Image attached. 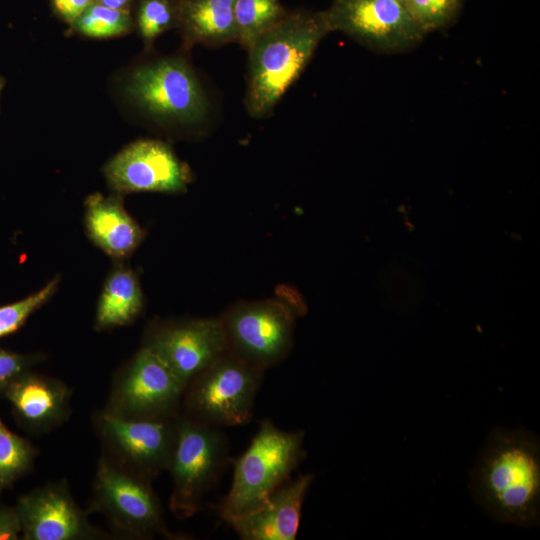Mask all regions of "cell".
<instances>
[{
  "mask_svg": "<svg viewBox=\"0 0 540 540\" xmlns=\"http://www.w3.org/2000/svg\"><path fill=\"white\" fill-rule=\"evenodd\" d=\"M126 92L154 118L196 123L205 118L208 102L194 71L181 59H163L135 70Z\"/></svg>",
  "mask_w": 540,
  "mask_h": 540,
  "instance_id": "cell-10",
  "label": "cell"
},
{
  "mask_svg": "<svg viewBox=\"0 0 540 540\" xmlns=\"http://www.w3.org/2000/svg\"><path fill=\"white\" fill-rule=\"evenodd\" d=\"M105 173L116 189L126 192H183L190 180L173 151L154 140L130 144L107 164Z\"/></svg>",
  "mask_w": 540,
  "mask_h": 540,
  "instance_id": "cell-14",
  "label": "cell"
},
{
  "mask_svg": "<svg viewBox=\"0 0 540 540\" xmlns=\"http://www.w3.org/2000/svg\"><path fill=\"white\" fill-rule=\"evenodd\" d=\"M21 536V526L15 507L0 500V540H16Z\"/></svg>",
  "mask_w": 540,
  "mask_h": 540,
  "instance_id": "cell-27",
  "label": "cell"
},
{
  "mask_svg": "<svg viewBox=\"0 0 540 540\" xmlns=\"http://www.w3.org/2000/svg\"><path fill=\"white\" fill-rule=\"evenodd\" d=\"M4 86V80L2 79V77H0V93H1V90Z\"/></svg>",
  "mask_w": 540,
  "mask_h": 540,
  "instance_id": "cell-30",
  "label": "cell"
},
{
  "mask_svg": "<svg viewBox=\"0 0 540 540\" xmlns=\"http://www.w3.org/2000/svg\"><path fill=\"white\" fill-rule=\"evenodd\" d=\"M38 453L30 441L10 431L0 419V497L33 470Z\"/></svg>",
  "mask_w": 540,
  "mask_h": 540,
  "instance_id": "cell-21",
  "label": "cell"
},
{
  "mask_svg": "<svg viewBox=\"0 0 540 540\" xmlns=\"http://www.w3.org/2000/svg\"><path fill=\"white\" fill-rule=\"evenodd\" d=\"M398 1H400L403 4L406 2V0H398Z\"/></svg>",
  "mask_w": 540,
  "mask_h": 540,
  "instance_id": "cell-31",
  "label": "cell"
},
{
  "mask_svg": "<svg viewBox=\"0 0 540 540\" xmlns=\"http://www.w3.org/2000/svg\"><path fill=\"white\" fill-rule=\"evenodd\" d=\"M142 307V294L133 272L114 271L100 297L95 326L98 329L122 326L131 322Z\"/></svg>",
  "mask_w": 540,
  "mask_h": 540,
  "instance_id": "cell-19",
  "label": "cell"
},
{
  "mask_svg": "<svg viewBox=\"0 0 540 540\" xmlns=\"http://www.w3.org/2000/svg\"><path fill=\"white\" fill-rule=\"evenodd\" d=\"M179 417L128 419L101 410L93 415V426L104 454L122 468L152 482L168 470Z\"/></svg>",
  "mask_w": 540,
  "mask_h": 540,
  "instance_id": "cell-8",
  "label": "cell"
},
{
  "mask_svg": "<svg viewBox=\"0 0 540 540\" xmlns=\"http://www.w3.org/2000/svg\"><path fill=\"white\" fill-rule=\"evenodd\" d=\"M86 225L91 238L108 254L122 257L140 243L143 232L112 198L93 195L87 201Z\"/></svg>",
  "mask_w": 540,
  "mask_h": 540,
  "instance_id": "cell-17",
  "label": "cell"
},
{
  "mask_svg": "<svg viewBox=\"0 0 540 540\" xmlns=\"http://www.w3.org/2000/svg\"><path fill=\"white\" fill-rule=\"evenodd\" d=\"M404 5L426 34L453 22L460 11L462 0H406Z\"/></svg>",
  "mask_w": 540,
  "mask_h": 540,
  "instance_id": "cell-23",
  "label": "cell"
},
{
  "mask_svg": "<svg viewBox=\"0 0 540 540\" xmlns=\"http://www.w3.org/2000/svg\"><path fill=\"white\" fill-rule=\"evenodd\" d=\"M263 373L227 351L187 384L184 416L216 428L247 424Z\"/></svg>",
  "mask_w": 540,
  "mask_h": 540,
  "instance_id": "cell-4",
  "label": "cell"
},
{
  "mask_svg": "<svg viewBox=\"0 0 540 540\" xmlns=\"http://www.w3.org/2000/svg\"><path fill=\"white\" fill-rule=\"evenodd\" d=\"M227 441L219 428L180 415L175 448L168 467L172 479L169 508L174 516L195 515L227 459Z\"/></svg>",
  "mask_w": 540,
  "mask_h": 540,
  "instance_id": "cell-6",
  "label": "cell"
},
{
  "mask_svg": "<svg viewBox=\"0 0 540 540\" xmlns=\"http://www.w3.org/2000/svg\"><path fill=\"white\" fill-rule=\"evenodd\" d=\"M285 14L279 0H234L236 41L248 50Z\"/></svg>",
  "mask_w": 540,
  "mask_h": 540,
  "instance_id": "cell-20",
  "label": "cell"
},
{
  "mask_svg": "<svg viewBox=\"0 0 540 540\" xmlns=\"http://www.w3.org/2000/svg\"><path fill=\"white\" fill-rule=\"evenodd\" d=\"M313 479V474H306L287 480L259 507L227 523L243 540H294Z\"/></svg>",
  "mask_w": 540,
  "mask_h": 540,
  "instance_id": "cell-16",
  "label": "cell"
},
{
  "mask_svg": "<svg viewBox=\"0 0 540 540\" xmlns=\"http://www.w3.org/2000/svg\"><path fill=\"white\" fill-rule=\"evenodd\" d=\"M185 386L144 346L115 377L104 411L121 418L157 419L180 415Z\"/></svg>",
  "mask_w": 540,
  "mask_h": 540,
  "instance_id": "cell-9",
  "label": "cell"
},
{
  "mask_svg": "<svg viewBox=\"0 0 540 540\" xmlns=\"http://www.w3.org/2000/svg\"><path fill=\"white\" fill-rule=\"evenodd\" d=\"M23 540H96L108 534L94 526L75 501L68 481L48 482L18 497L14 506Z\"/></svg>",
  "mask_w": 540,
  "mask_h": 540,
  "instance_id": "cell-12",
  "label": "cell"
},
{
  "mask_svg": "<svg viewBox=\"0 0 540 540\" xmlns=\"http://www.w3.org/2000/svg\"><path fill=\"white\" fill-rule=\"evenodd\" d=\"M175 20L176 12L169 0H143L139 7L138 28L147 45L171 28Z\"/></svg>",
  "mask_w": 540,
  "mask_h": 540,
  "instance_id": "cell-25",
  "label": "cell"
},
{
  "mask_svg": "<svg viewBox=\"0 0 540 540\" xmlns=\"http://www.w3.org/2000/svg\"><path fill=\"white\" fill-rule=\"evenodd\" d=\"M474 497L494 519L535 526L540 514V446L523 428L491 432L471 475Z\"/></svg>",
  "mask_w": 540,
  "mask_h": 540,
  "instance_id": "cell-1",
  "label": "cell"
},
{
  "mask_svg": "<svg viewBox=\"0 0 540 540\" xmlns=\"http://www.w3.org/2000/svg\"><path fill=\"white\" fill-rule=\"evenodd\" d=\"M71 396L65 382L27 370L9 385L3 398L10 403L18 426L40 435L68 420Z\"/></svg>",
  "mask_w": 540,
  "mask_h": 540,
  "instance_id": "cell-15",
  "label": "cell"
},
{
  "mask_svg": "<svg viewBox=\"0 0 540 540\" xmlns=\"http://www.w3.org/2000/svg\"><path fill=\"white\" fill-rule=\"evenodd\" d=\"M72 25L76 31L86 36L107 38L129 31L132 20L128 11L107 8L93 2L72 22Z\"/></svg>",
  "mask_w": 540,
  "mask_h": 540,
  "instance_id": "cell-22",
  "label": "cell"
},
{
  "mask_svg": "<svg viewBox=\"0 0 540 540\" xmlns=\"http://www.w3.org/2000/svg\"><path fill=\"white\" fill-rule=\"evenodd\" d=\"M186 387L215 360L227 352L224 328L219 318H206L162 326L147 343Z\"/></svg>",
  "mask_w": 540,
  "mask_h": 540,
  "instance_id": "cell-13",
  "label": "cell"
},
{
  "mask_svg": "<svg viewBox=\"0 0 540 540\" xmlns=\"http://www.w3.org/2000/svg\"><path fill=\"white\" fill-rule=\"evenodd\" d=\"M296 311L278 299L235 304L219 318L227 351L264 372L290 351Z\"/></svg>",
  "mask_w": 540,
  "mask_h": 540,
  "instance_id": "cell-7",
  "label": "cell"
},
{
  "mask_svg": "<svg viewBox=\"0 0 540 540\" xmlns=\"http://www.w3.org/2000/svg\"><path fill=\"white\" fill-rule=\"evenodd\" d=\"M94 2L107 8L121 11H128L130 6V0H94Z\"/></svg>",
  "mask_w": 540,
  "mask_h": 540,
  "instance_id": "cell-29",
  "label": "cell"
},
{
  "mask_svg": "<svg viewBox=\"0 0 540 540\" xmlns=\"http://www.w3.org/2000/svg\"><path fill=\"white\" fill-rule=\"evenodd\" d=\"M324 12L330 31L379 52L405 51L425 35L398 0H333Z\"/></svg>",
  "mask_w": 540,
  "mask_h": 540,
  "instance_id": "cell-11",
  "label": "cell"
},
{
  "mask_svg": "<svg viewBox=\"0 0 540 540\" xmlns=\"http://www.w3.org/2000/svg\"><path fill=\"white\" fill-rule=\"evenodd\" d=\"M58 278H54L41 290L15 303L0 307V338L19 330L28 317L40 308L54 293Z\"/></svg>",
  "mask_w": 540,
  "mask_h": 540,
  "instance_id": "cell-24",
  "label": "cell"
},
{
  "mask_svg": "<svg viewBox=\"0 0 540 540\" xmlns=\"http://www.w3.org/2000/svg\"><path fill=\"white\" fill-rule=\"evenodd\" d=\"M56 12L68 22H73L94 0H52Z\"/></svg>",
  "mask_w": 540,
  "mask_h": 540,
  "instance_id": "cell-28",
  "label": "cell"
},
{
  "mask_svg": "<svg viewBox=\"0 0 540 540\" xmlns=\"http://www.w3.org/2000/svg\"><path fill=\"white\" fill-rule=\"evenodd\" d=\"M40 361L36 355L19 354L0 350V399L9 385L22 373Z\"/></svg>",
  "mask_w": 540,
  "mask_h": 540,
  "instance_id": "cell-26",
  "label": "cell"
},
{
  "mask_svg": "<svg viewBox=\"0 0 540 540\" xmlns=\"http://www.w3.org/2000/svg\"><path fill=\"white\" fill-rule=\"evenodd\" d=\"M87 512L102 514L115 533L123 537L176 538L166 526L151 481L122 468L103 452L97 462Z\"/></svg>",
  "mask_w": 540,
  "mask_h": 540,
  "instance_id": "cell-5",
  "label": "cell"
},
{
  "mask_svg": "<svg viewBox=\"0 0 540 540\" xmlns=\"http://www.w3.org/2000/svg\"><path fill=\"white\" fill-rule=\"evenodd\" d=\"M330 31L325 12L286 13L247 50L245 104L250 116L263 118L299 78Z\"/></svg>",
  "mask_w": 540,
  "mask_h": 540,
  "instance_id": "cell-2",
  "label": "cell"
},
{
  "mask_svg": "<svg viewBox=\"0 0 540 540\" xmlns=\"http://www.w3.org/2000/svg\"><path fill=\"white\" fill-rule=\"evenodd\" d=\"M304 431H285L270 420L260 423L247 450L234 461L231 487L217 507L222 520L259 507L305 457Z\"/></svg>",
  "mask_w": 540,
  "mask_h": 540,
  "instance_id": "cell-3",
  "label": "cell"
},
{
  "mask_svg": "<svg viewBox=\"0 0 540 540\" xmlns=\"http://www.w3.org/2000/svg\"><path fill=\"white\" fill-rule=\"evenodd\" d=\"M178 18L191 43L218 46L236 41L234 0H185Z\"/></svg>",
  "mask_w": 540,
  "mask_h": 540,
  "instance_id": "cell-18",
  "label": "cell"
}]
</instances>
